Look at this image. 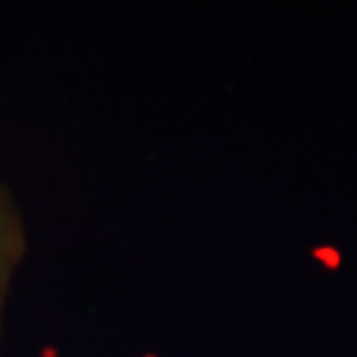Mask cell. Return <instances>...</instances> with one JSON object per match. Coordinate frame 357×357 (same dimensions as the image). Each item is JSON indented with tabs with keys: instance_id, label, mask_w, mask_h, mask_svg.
<instances>
[{
	"instance_id": "6da1fadb",
	"label": "cell",
	"mask_w": 357,
	"mask_h": 357,
	"mask_svg": "<svg viewBox=\"0 0 357 357\" xmlns=\"http://www.w3.org/2000/svg\"><path fill=\"white\" fill-rule=\"evenodd\" d=\"M26 252L24 220L19 212V204L0 180V336H3V318L11 296L13 278L19 273V265Z\"/></svg>"
}]
</instances>
